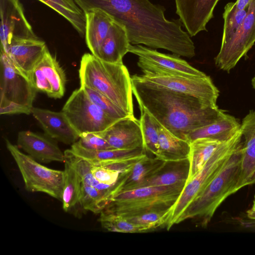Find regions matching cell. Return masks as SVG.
<instances>
[{
  "mask_svg": "<svg viewBox=\"0 0 255 255\" xmlns=\"http://www.w3.org/2000/svg\"><path fill=\"white\" fill-rule=\"evenodd\" d=\"M85 13L101 9L125 26L130 44L169 51L178 56L191 58L195 47L180 20L165 17V9L149 0H74Z\"/></svg>",
  "mask_w": 255,
  "mask_h": 255,
  "instance_id": "1",
  "label": "cell"
},
{
  "mask_svg": "<svg viewBox=\"0 0 255 255\" xmlns=\"http://www.w3.org/2000/svg\"><path fill=\"white\" fill-rule=\"evenodd\" d=\"M132 93L140 110L176 136L186 140L193 131L215 121L224 111L208 107L197 98L131 76Z\"/></svg>",
  "mask_w": 255,
  "mask_h": 255,
  "instance_id": "2",
  "label": "cell"
},
{
  "mask_svg": "<svg viewBox=\"0 0 255 255\" xmlns=\"http://www.w3.org/2000/svg\"><path fill=\"white\" fill-rule=\"evenodd\" d=\"M79 75L81 86L101 93L128 115L134 116L131 79L123 62H107L92 54L85 53Z\"/></svg>",
  "mask_w": 255,
  "mask_h": 255,
  "instance_id": "3",
  "label": "cell"
},
{
  "mask_svg": "<svg viewBox=\"0 0 255 255\" xmlns=\"http://www.w3.org/2000/svg\"><path fill=\"white\" fill-rule=\"evenodd\" d=\"M241 146L232 155L221 171L200 194L187 207L181 216L179 223L188 219H193L201 227H207L223 201L237 192L236 186L240 172Z\"/></svg>",
  "mask_w": 255,
  "mask_h": 255,
  "instance_id": "4",
  "label": "cell"
},
{
  "mask_svg": "<svg viewBox=\"0 0 255 255\" xmlns=\"http://www.w3.org/2000/svg\"><path fill=\"white\" fill-rule=\"evenodd\" d=\"M241 128L230 139L224 141L203 168L185 186L175 203L171 207L165 228L169 230L179 224V220L190 204L203 191L221 171L232 155L242 146Z\"/></svg>",
  "mask_w": 255,
  "mask_h": 255,
  "instance_id": "5",
  "label": "cell"
},
{
  "mask_svg": "<svg viewBox=\"0 0 255 255\" xmlns=\"http://www.w3.org/2000/svg\"><path fill=\"white\" fill-rule=\"evenodd\" d=\"M142 80L159 87L195 97L208 107L218 108L219 91L210 76H195L167 71L138 60Z\"/></svg>",
  "mask_w": 255,
  "mask_h": 255,
  "instance_id": "6",
  "label": "cell"
},
{
  "mask_svg": "<svg viewBox=\"0 0 255 255\" xmlns=\"http://www.w3.org/2000/svg\"><path fill=\"white\" fill-rule=\"evenodd\" d=\"M185 183L166 186L143 187L117 194L103 211L124 217L171 208Z\"/></svg>",
  "mask_w": 255,
  "mask_h": 255,
  "instance_id": "7",
  "label": "cell"
},
{
  "mask_svg": "<svg viewBox=\"0 0 255 255\" xmlns=\"http://www.w3.org/2000/svg\"><path fill=\"white\" fill-rule=\"evenodd\" d=\"M37 92L31 82L14 69L0 49V114L29 115Z\"/></svg>",
  "mask_w": 255,
  "mask_h": 255,
  "instance_id": "8",
  "label": "cell"
},
{
  "mask_svg": "<svg viewBox=\"0 0 255 255\" xmlns=\"http://www.w3.org/2000/svg\"><path fill=\"white\" fill-rule=\"evenodd\" d=\"M6 148L15 161L28 192H42L62 201L64 172L49 168L5 139Z\"/></svg>",
  "mask_w": 255,
  "mask_h": 255,
  "instance_id": "9",
  "label": "cell"
},
{
  "mask_svg": "<svg viewBox=\"0 0 255 255\" xmlns=\"http://www.w3.org/2000/svg\"><path fill=\"white\" fill-rule=\"evenodd\" d=\"M62 112L79 135L85 132H103L118 121L94 104L81 87L73 92Z\"/></svg>",
  "mask_w": 255,
  "mask_h": 255,
  "instance_id": "10",
  "label": "cell"
},
{
  "mask_svg": "<svg viewBox=\"0 0 255 255\" xmlns=\"http://www.w3.org/2000/svg\"><path fill=\"white\" fill-rule=\"evenodd\" d=\"M255 43V0H251L246 16L236 32L221 44L215 58L216 65L228 73L246 56Z\"/></svg>",
  "mask_w": 255,
  "mask_h": 255,
  "instance_id": "11",
  "label": "cell"
},
{
  "mask_svg": "<svg viewBox=\"0 0 255 255\" xmlns=\"http://www.w3.org/2000/svg\"><path fill=\"white\" fill-rule=\"evenodd\" d=\"M0 48L14 39L37 38L19 0H0Z\"/></svg>",
  "mask_w": 255,
  "mask_h": 255,
  "instance_id": "12",
  "label": "cell"
},
{
  "mask_svg": "<svg viewBox=\"0 0 255 255\" xmlns=\"http://www.w3.org/2000/svg\"><path fill=\"white\" fill-rule=\"evenodd\" d=\"M0 49L5 53L14 69L29 80L48 48L44 41L37 38L14 39Z\"/></svg>",
  "mask_w": 255,
  "mask_h": 255,
  "instance_id": "13",
  "label": "cell"
},
{
  "mask_svg": "<svg viewBox=\"0 0 255 255\" xmlns=\"http://www.w3.org/2000/svg\"><path fill=\"white\" fill-rule=\"evenodd\" d=\"M29 80L37 91L44 92L50 98L60 99L64 95L65 74L48 49L31 74Z\"/></svg>",
  "mask_w": 255,
  "mask_h": 255,
  "instance_id": "14",
  "label": "cell"
},
{
  "mask_svg": "<svg viewBox=\"0 0 255 255\" xmlns=\"http://www.w3.org/2000/svg\"><path fill=\"white\" fill-rule=\"evenodd\" d=\"M219 0H175L176 12L190 37L207 31Z\"/></svg>",
  "mask_w": 255,
  "mask_h": 255,
  "instance_id": "15",
  "label": "cell"
},
{
  "mask_svg": "<svg viewBox=\"0 0 255 255\" xmlns=\"http://www.w3.org/2000/svg\"><path fill=\"white\" fill-rule=\"evenodd\" d=\"M241 128L244 142L241 148L240 172L236 190L255 184V111L244 118Z\"/></svg>",
  "mask_w": 255,
  "mask_h": 255,
  "instance_id": "16",
  "label": "cell"
},
{
  "mask_svg": "<svg viewBox=\"0 0 255 255\" xmlns=\"http://www.w3.org/2000/svg\"><path fill=\"white\" fill-rule=\"evenodd\" d=\"M97 133L114 149L143 148L139 120L134 116L119 120L105 131Z\"/></svg>",
  "mask_w": 255,
  "mask_h": 255,
  "instance_id": "17",
  "label": "cell"
},
{
  "mask_svg": "<svg viewBox=\"0 0 255 255\" xmlns=\"http://www.w3.org/2000/svg\"><path fill=\"white\" fill-rule=\"evenodd\" d=\"M17 145L40 163L65 161L64 152L54 141L34 132L29 130L19 131Z\"/></svg>",
  "mask_w": 255,
  "mask_h": 255,
  "instance_id": "18",
  "label": "cell"
},
{
  "mask_svg": "<svg viewBox=\"0 0 255 255\" xmlns=\"http://www.w3.org/2000/svg\"><path fill=\"white\" fill-rule=\"evenodd\" d=\"M31 114L49 137L71 145L79 139V134L62 111L57 112L33 107Z\"/></svg>",
  "mask_w": 255,
  "mask_h": 255,
  "instance_id": "19",
  "label": "cell"
},
{
  "mask_svg": "<svg viewBox=\"0 0 255 255\" xmlns=\"http://www.w3.org/2000/svg\"><path fill=\"white\" fill-rule=\"evenodd\" d=\"M128 52L138 57V60L161 69L184 74L203 76L206 74L191 66L179 56L166 54L140 44H130Z\"/></svg>",
  "mask_w": 255,
  "mask_h": 255,
  "instance_id": "20",
  "label": "cell"
},
{
  "mask_svg": "<svg viewBox=\"0 0 255 255\" xmlns=\"http://www.w3.org/2000/svg\"><path fill=\"white\" fill-rule=\"evenodd\" d=\"M130 44L125 26L115 21L95 56L107 62H123L124 56L128 52Z\"/></svg>",
  "mask_w": 255,
  "mask_h": 255,
  "instance_id": "21",
  "label": "cell"
},
{
  "mask_svg": "<svg viewBox=\"0 0 255 255\" xmlns=\"http://www.w3.org/2000/svg\"><path fill=\"white\" fill-rule=\"evenodd\" d=\"M165 162V161L156 157L151 158L145 155L128 173L121 174L117 183V194L140 188L143 183L157 172Z\"/></svg>",
  "mask_w": 255,
  "mask_h": 255,
  "instance_id": "22",
  "label": "cell"
},
{
  "mask_svg": "<svg viewBox=\"0 0 255 255\" xmlns=\"http://www.w3.org/2000/svg\"><path fill=\"white\" fill-rule=\"evenodd\" d=\"M85 14L86 42L92 54L95 56L115 20L99 9H92Z\"/></svg>",
  "mask_w": 255,
  "mask_h": 255,
  "instance_id": "23",
  "label": "cell"
},
{
  "mask_svg": "<svg viewBox=\"0 0 255 255\" xmlns=\"http://www.w3.org/2000/svg\"><path fill=\"white\" fill-rule=\"evenodd\" d=\"M241 126L236 118L224 112L213 123L190 133L186 140L190 142L197 138L207 137L226 141L239 131Z\"/></svg>",
  "mask_w": 255,
  "mask_h": 255,
  "instance_id": "24",
  "label": "cell"
},
{
  "mask_svg": "<svg viewBox=\"0 0 255 255\" xmlns=\"http://www.w3.org/2000/svg\"><path fill=\"white\" fill-rule=\"evenodd\" d=\"M188 159L166 161L153 175L147 179L140 187L166 186L185 183L189 174Z\"/></svg>",
  "mask_w": 255,
  "mask_h": 255,
  "instance_id": "25",
  "label": "cell"
},
{
  "mask_svg": "<svg viewBox=\"0 0 255 255\" xmlns=\"http://www.w3.org/2000/svg\"><path fill=\"white\" fill-rule=\"evenodd\" d=\"M156 122L158 127L159 145L157 158L165 161H178L187 159L190 150V142L176 136L157 121Z\"/></svg>",
  "mask_w": 255,
  "mask_h": 255,
  "instance_id": "26",
  "label": "cell"
},
{
  "mask_svg": "<svg viewBox=\"0 0 255 255\" xmlns=\"http://www.w3.org/2000/svg\"><path fill=\"white\" fill-rule=\"evenodd\" d=\"M70 149L76 155L93 165L99 166L121 159L146 154L143 148L90 150L81 146L76 142L71 145Z\"/></svg>",
  "mask_w": 255,
  "mask_h": 255,
  "instance_id": "27",
  "label": "cell"
},
{
  "mask_svg": "<svg viewBox=\"0 0 255 255\" xmlns=\"http://www.w3.org/2000/svg\"><path fill=\"white\" fill-rule=\"evenodd\" d=\"M223 141L203 137L197 138L190 142L188 158L189 169L186 181L191 179L203 168Z\"/></svg>",
  "mask_w": 255,
  "mask_h": 255,
  "instance_id": "28",
  "label": "cell"
},
{
  "mask_svg": "<svg viewBox=\"0 0 255 255\" xmlns=\"http://www.w3.org/2000/svg\"><path fill=\"white\" fill-rule=\"evenodd\" d=\"M54 10L73 26L81 36L86 31V16L74 0H38Z\"/></svg>",
  "mask_w": 255,
  "mask_h": 255,
  "instance_id": "29",
  "label": "cell"
},
{
  "mask_svg": "<svg viewBox=\"0 0 255 255\" xmlns=\"http://www.w3.org/2000/svg\"><path fill=\"white\" fill-rule=\"evenodd\" d=\"M64 180L62 192V208L66 212L80 205L81 182L75 170L64 162Z\"/></svg>",
  "mask_w": 255,
  "mask_h": 255,
  "instance_id": "30",
  "label": "cell"
},
{
  "mask_svg": "<svg viewBox=\"0 0 255 255\" xmlns=\"http://www.w3.org/2000/svg\"><path fill=\"white\" fill-rule=\"evenodd\" d=\"M170 208L146 212L125 218L137 227L139 233L146 232L160 227H165L169 220Z\"/></svg>",
  "mask_w": 255,
  "mask_h": 255,
  "instance_id": "31",
  "label": "cell"
},
{
  "mask_svg": "<svg viewBox=\"0 0 255 255\" xmlns=\"http://www.w3.org/2000/svg\"><path fill=\"white\" fill-rule=\"evenodd\" d=\"M112 201L106 193L81 183L80 205L84 210L100 214Z\"/></svg>",
  "mask_w": 255,
  "mask_h": 255,
  "instance_id": "32",
  "label": "cell"
},
{
  "mask_svg": "<svg viewBox=\"0 0 255 255\" xmlns=\"http://www.w3.org/2000/svg\"><path fill=\"white\" fill-rule=\"evenodd\" d=\"M139 122L143 137V149L157 157L159 154V134L156 121L145 111L140 110Z\"/></svg>",
  "mask_w": 255,
  "mask_h": 255,
  "instance_id": "33",
  "label": "cell"
},
{
  "mask_svg": "<svg viewBox=\"0 0 255 255\" xmlns=\"http://www.w3.org/2000/svg\"><path fill=\"white\" fill-rule=\"evenodd\" d=\"M248 8L239 9L234 2L228 3L224 8V20L222 43L227 42L236 32L245 18Z\"/></svg>",
  "mask_w": 255,
  "mask_h": 255,
  "instance_id": "34",
  "label": "cell"
},
{
  "mask_svg": "<svg viewBox=\"0 0 255 255\" xmlns=\"http://www.w3.org/2000/svg\"><path fill=\"white\" fill-rule=\"evenodd\" d=\"M99 221L102 228L109 232L139 233L136 226L128 221L126 218L118 214L103 211L100 213Z\"/></svg>",
  "mask_w": 255,
  "mask_h": 255,
  "instance_id": "35",
  "label": "cell"
},
{
  "mask_svg": "<svg viewBox=\"0 0 255 255\" xmlns=\"http://www.w3.org/2000/svg\"><path fill=\"white\" fill-rule=\"evenodd\" d=\"M81 87L84 90L90 99L111 118L119 120L129 116L101 93L86 86Z\"/></svg>",
  "mask_w": 255,
  "mask_h": 255,
  "instance_id": "36",
  "label": "cell"
},
{
  "mask_svg": "<svg viewBox=\"0 0 255 255\" xmlns=\"http://www.w3.org/2000/svg\"><path fill=\"white\" fill-rule=\"evenodd\" d=\"M77 143L90 150H101L114 149L109 143L97 133L85 132L79 135Z\"/></svg>",
  "mask_w": 255,
  "mask_h": 255,
  "instance_id": "37",
  "label": "cell"
},
{
  "mask_svg": "<svg viewBox=\"0 0 255 255\" xmlns=\"http://www.w3.org/2000/svg\"><path fill=\"white\" fill-rule=\"evenodd\" d=\"M91 171L93 177L100 183L114 185L120 179L121 173L116 170L91 163Z\"/></svg>",
  "mask_w": 255,
  "mask_h": 255,
  "instance_id": "38",
  "label": "cell"
},
{
  "mask_svg": "<svg viewBox=\"0 0 255 255\" xmlns=\"http://www.w3.org/2000/svg\"><path fill=\"white\" fill-rule=\"evenodd\" d=\"M251 0H237L235 2L237 7L240 9L248 8Z\"/></svg>",
  "mask_w": 255,
  "mask_h": 255,
  "instance_id": "39",
  "label": "cell"
},
{
  "mask_svg": "<svg viewBox=\"0 0 255 255\" xmlns=\"http://www.w3.org/2000/svg\"><path fill=\"white\" fill-rule=\"evenodd\" d=\"M247 214L249 218L255 220V210H253L251 209L247 211Z\"/></svg>",
  "mask_w": 255,
  "mask_h": 255,
  "instance_id": "40",
  "label": "cell"
},
{
  "mask_svg": "<svg viewBox=\"0 0 255 255\" xmlns=\"http://www.w3.org/2000/svg\"><path fill=\"white\" fill-rule=\"evenodd\" d=\"M252 85L254 89L255 90V75L252 80Z\"/></svg>",
  "mask_w": 255,
  "mask_h": 255,
  "instance_id": "41",
  "label": "cell"
},
{
  "mask_svg": "<svg viewBox=\"0 0 255 255\" xmlns=\"http://www.w3.org/2000/svg\"><path fill=\"white\" fill-rule=\"evenodd\" d=\"M251 209L253 210H255V195L254 196V200H253V205H252V207Z\"/></svg>",
  "mask_w": 255,
  "mask_h": 255,
  "instance_id": "42",
  "label": "cell"
}]
</instances>
